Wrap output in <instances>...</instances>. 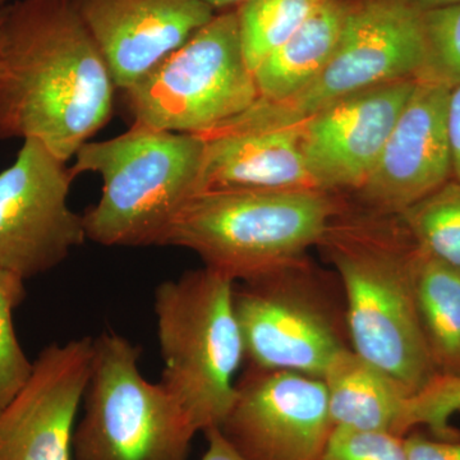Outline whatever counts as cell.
<instances>
[{
  "label": "cell",
  "instance_id": "5bb4252c",
  "mask_svg": "<svg viewBox=\"0 0 460 460\" xmlns=\"http://www.w3.org/2000/svg\"><path fill=\"white\" fill-rule=\"evenodd\" d=\"M449 91L417 81L376 164L354 192L359 206L399 215L452 180L447 129Z\"/></svg>",
  "mask_w": 460,
  "mask_h": 460
},
{
  "label": "cell",
  "instance_id": "83f0119b",
  "mask_svg": "<svg viewBox=\"0 0 460 460\" xmlns=\"http://www.w3.org/2000/svg\"><path fill=\"white\" fill-rule=\"evenodd\" d=\"M204 434L208 449L201 460H247L226 440L219 428L208 429Z\"/></svg>",
  "mask_w": 460,
  "mask_h": 460
},
{
  "label": "cell",
  "instance_id": "ffe728a7",
  "mask_svg": "<svg viewBox=\"0 0 460 460\" xmlns=\"http://www.w3.org/2000/svg\"><path fill=\"white\" fill-rule=\"evenodd\" d=\"M398 217L422 252L460 270V181H447Z\"/></svg>",
  "mask_w": 460,
  "mask_h": 460
},
{
  "label": "cell",
  "instance_id": "7402d4cb",
  "mask_svg": "<svg viewBox=\"0 0 460 460\" xmlns=\"http://www.w3.org/2000/svg\"><path fill=\"white\" fill-rule=\"evenodd\" d=\"M423 60L417 81L452 90L460 84V2L420 13Z\"/></svg>",
  "mask_w": 460,
  "mask_h": 460
},
{
  "label": "cell",
  "instance_id": "cb8c5ba5",
  "mask_svg": "<svg viewBox=\"0 0 460 460\" xmlns=\"http://www.w3.org/2000/svg\"><path fill=\"white\" fill-rule=\"evenodd\" d=\"M460 411V376L438 375L408 399L402 419V435L428 428L438 438H456L460 434L450 420Z\"/></svg>",
  "mask_w": 460,
  "mask_h": 460
},
{
  "label": "cell",
  "instance_id": "ba28073f",
  "mask_svg": "<svg viewBox=\"0 0 460 460\" xmlns=\"http://www.w3.org/2000/svg\"><path fill=\"white\" fill-rule=\"evenodd\" d=\"M422 60L420 12L398 0H354L334 53L305 89L279 102L257 99L230 119L257 128H295L358 91L416 80Z\"/></svg>",
  "mask_w": 460,
  "mask_h": 460
},
{
  "label": "cell",
  "instance_id": "4dcf8cb0",
  "mask_svg": "<svg viewBox=\"0 0 460 460\" xmlns=\"http://www.w3.org/2000/svg\"><path fill=\"white\" fill-rule=\"evenodd\" d=\"M7 5V0H0V11Z\"/></svg>",
  "mask_w": 460,
  "mask_h": 460
},
{
  "label": "cell",
  "instance_id": "9c48e42d",
  "mask_svg": "<svg viewBox=\"0 0 460 460\" xmlns=\"http://www.w3.org/2000/svg\"><path fill=\"white\" fill-rule=\"evenodd\" d=\"M313 277L305 259L234 283L233 301L248 368L323 378L335 357L350 348Z\"/></svg>",
  "mask_w": 460,
  "mask_h": 460
},
{
  "label": "cell",
  "instance_id": "30bf717a",
  "mask_svg": "<svg viewBox=\"0 0 460 460\" xmlns=\"http://www.w3.org/2000/svg\"><path fill=\"white\" fill-rule=\"evenodd\" d=\"M75 178L42 142L23 141L13 164L0 172V270L31 279L83 246L84 215L68 205Z\"/></svg>",
  "mask_w": 460,
  "mask_h": 460
},
{
  "label": "cell",
  "instance_id": "52a82bcc",
  "mask_svg": "<svg viewBox=\"0 0 460 460\" xmlns=\"http://www.w3.org/2000/svg\"><path fill=\"white\" fill-rule=\"evenodd\" d=\"M122 93L133 123L160 131L199 135L246 111L260 95L237 9L217 12Z\"/></svg>",
  "mask_w": 460,
  "mask_h": 460
},
{
  "label": "cell",
  "instance_id": "2e32d148",
  "mask_svg": "<svg viewBox=\"0 0 460 460\" xmlns=\"http://www.w3.org/2000/svg\"><path fill=\"white\" fill-rule=\"evenodd\" d=\"M199 136L204 155L196 192L319 190L305 164L299 127L257 128L228 119Z\"/></svg>",
  "mask_w": 460,
  "mask_h": 460
},
{
  "label": "cell",
  "instance_id": "484cf974",
  "mask_svg": "<svg viewBox=\"0 0 460 460\" xmlns=\"http://www.w3.org/2000/svg\"><path fill=\"white\" fill-rule=\"evenodd\" d=\"M408 460H460V436L438 438L411 431L404 436Z\"/></svg>",
  "mask_w": 460,
  "mask_h": 460
},
{
  "label": "cell",
  "instance_id": "9a60e30c",
  "mask_svg": "<svg viewBox=\"0 0 460 460\" xmlns=\"http://www.w3.org/2000/svg\"><path fill=\"white\" fill-rule=\"evenodd\" d=\"M117 90L128 89L217 12L204 0H72Z\"/></svg>",
  "mask_w": 460,
  "mask_h": 460
},
{
  "label": "cell",
  "instance_id": "f546056e",
  "mask_svg": "<svg viewBox=\"0 0 460 460\" xmlns=\"http://www.w3.org/2000/svg\"><path fill=\"white\" fill-rule=\"evenodd\" d=\"M215 12L226 11V9L237 8L246 0H204Z\"/></svg>",
  "mask_w": 460,
  "mask_h": 460
},
{
  "label": "cell",
  "instance_id": "5b68a950",
  "mask_svg": "<svg viewBox=\"0 0 460 460\" xmlns=\"http://www.w3.org/2000/svg\"><path fill=\"white\" fill-rule=\"evenodd\" d=\"M233 290L234 281L204 266L163 281L154 295L159 383L199 432L222 425L237 393L244 345Z\"/></svg>",
  "mask_w": 460,
  "mask_h": 460
},
{
  "label": "cell",
  "instance_id": "6da1fadb",
  "mask_svg": "<svg viewBox=\"0 0 460 460\" xmlns=\"http://www.w3.org/2000/svg\"><path fill=\"white\" fill-rule=\"evenodd\" d=\"M115 90L72 0L0 11V140L33 138L68 162L111 120Z\"/></svg>",
  "mask_w": 460,
  "mask_h": 460
},
{
  "label": "cell",
  "instance_id": "277c9868",
  "mask_svg": "<svg viewBox=\"0 0 460 460\" xmlns=\"http://www.w3.org/2000/svg\"><path fill=\"white\" fill-rule=\"evenodd\" d=\"M204 155L199 135L132 123L128 131L78 148L71 172L102 177L99 201L84 214L86 237L105 247L163 246L195 195Z\"/></svg>",
  "mask_w": 460,
  "mask_h": 460
},
{
  "label": "cell",
  "instance_id": "f1b7e54d",
  "mask_svg": "<svg viewBox=\"0 0 460 460\" xmlns=\"http://www.w3.org/2000/svg\"><path fill=\"white\" fill-rule=\"evenodd\" d=\"M402 4L407 5L414 11L423 13V12L432 11V9L447 7V5L456 4L460 0H398Z\"/></svg>",
  "mask_w": 460,
  "mask_h": 460
},
{
  "label": "cell",
  "instance_id": "ac0fdd59",
  "mask_svg": "<svg viewBox=\"0 0 460 460\" xmlns=\"http://www.w3.org/2000/svg\"><path fill=\"white\" fill-rule=\"evenodd\" d=\"M354 0H323L253 72L259 99L279 102L305 89L337 48Z\"/></svg>",
  "mask_w": 460,
  "mask_h": 460
},
{
  "label": "cell",
  "instance_id": "7a4b0ae2",
  "mask_svg": "<svg viewBox=\"0 0 460 460\" xmlns=\"http://www.w3.org/2000/svg\"><path fill=\"white\" fill-rule=\"evenodd\" d=\"M338 272L350 349L414 394L438 376L416 299L419 248L398 215L345 204L317 244Z\"/></svg>",
  "mask_w": 460,
  "mask_h": 460
},
{
  "label": "cell",
  "instance_id": "603a6c76",
  "mask_svg": "<svg viewBox=\"0 0 460 460\" xmlns=\"http://www.w3.org/2000/svg\"><path fill=\"white\" fill-rule=\"evenodd\" d=\"M25 298V280L0 270V411L31 376L33 361L23 352L13 325V313Z\"/></svg>",
  "mask_w": 460,
  "mask_h": 460
},
{
  "label": "cell",
  "instance_id": "3957f363",
  "mask_svg": "<svg viewBox=\"0 0 460 460\" xmlns=\"http://www.w3.org/2000/svg\"><path fill=\"white\" fill-rule=\"evenodd\" d=\"M347 201L321 190H213L190 196L164 247L192 251L241 283L304 261Z\"/></svg>",
  "mask_w": 460,
  "mask_h": 460
},
{
  "label": "cell",
  "instance_id": "8992f818",
  "mask_svg": "<svg viewBox=\"0 0 460 460\" xmlns=\"http://www.w3.org/2000/svg\"><path fill=\"white\" fill-rule=\"evenodd\" d=\"M140 357L117 332L93 338L74 460H189L199 431L174 396L141 374Z\"/></svg>",
  "mask_w": 460,
  "mask_h": 460
},
{
  "label": "cell",
  "instance_id": "44dd1931",
  "mask_svg": "<svg viewBox=\"0 0 460 460\" xmlns=\"http://www.w3.org/2000/svg\"><path fill=\"white\" fill-rule=\"evenodd\" d=\"M323 0H246L237 9L242 49L251 71L279 48Z\"/></svg>",
  "mask_w": 460,
  "mask_h": 460
},
{
  "label": "cell",
  "instance_id": "7c38bea8",
  "mask_svg": "<svg viewBox=\"0 0 460 460\" xmlns=\"http://www.w3.org/2000/svg\"><path fill=\"white\" fill-rule=\"evenodd\" d=\"M93 358L91 337L41 350L31 376L0 411V460H74L75 420Z\"/></svg>",
  "mask_w": 460,
  "mask_h": 460
},
{
  "label": "cell",
  "instance_id": "e0dca14e",
  "mask_svg": "<svg viewBox=\"0 0 460 460\" xmlns=\"http://www.w3.org/2000/svg\"><path fill=\"white\" fill-rule=\"evenodd\" d=\"M323 381L332 429L404 436L402 419L411 393L385 371L347 348L335 357Z\"/></svg>",
  "mask_w": 460,
  "mask_h": 460
},
{
  "label": "cell",
  "instance_id": "4fadbf2b",
  "mask_svg": "<svg viewBox=\"0 0 460 460\" xmlns=\"http://www.w3.org/2000/svg\"><path fill=\"white\" fill-rule=\"evenodd\" d=\"M417 80L393 81L332 102L299 124L317 189L356 192L367 180Z\"/></svg>",
  "mask_w": 460,
  "mask_h": 460
},
{
  "label": "cell",
  "instance_id": "d4e9b609",
  "mask_svg": "<svg viewBox=\"0 0 460 460\" xmlns=\"http://www.w3.org/2000/svg\"><path fill=\"white\" fill-rule=\"evenodd\" d=\"M321 460H408L404 436L334 429Z\"/></svg>",
  "mask_w": 460,
  "mask_h": 460
},
{
  "label": "cell",
  "instance_id": "d6986e66",
  "mask_svg": "<svg viewBox=\"0 0 460 460\" xmlns=\"http://www.w3.org/2000/svg\"><path fill=\"white\" fill-rule=\"evenodd\" d=\"M414 283L420 325L436 370L460 376V270L419 248Z\"/></svg>",
  "mask_w": 460,
  "mask_h": 460
},
{
  "label": "cell",
  "instance_id": "8fae6325",
  "mask_svg": "<svg viewBox=\"0 0 460 460\" xmlns=\"http://www.w3.org/2000/svg\"><path fill=\"white\" fill-rule=\"evenodd\" d=\"M219 429L247 460H321L332 432L325 384L248 368Z\"/></svg>",
  "mask_w": 460,
  "mask_h": 460
},
{
  "label": "cell",
  "instance_id": "4316f807",
  "mask_svg": "<svg viewBox=\"0 0 460 460\" xmlns=\"http://www.w3.org/2000/svg\"><path fill=\"white\" fill-rule=\"evenodd\" d=\"M447 129L452 160V180L460 181V84L449 91Z\"/></svg>",
  "mask_w": 460,
  "mask_h": 460
}]
</instances>
